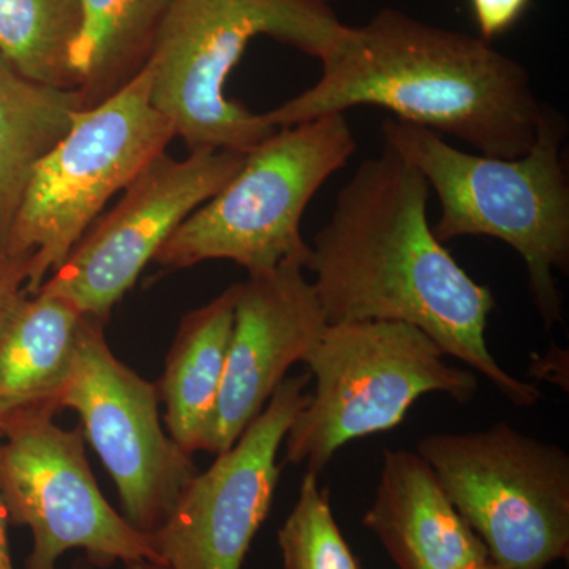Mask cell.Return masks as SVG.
<instances>
[{"instance_id":"cell-1","label":"cell","mask_w":569,"mask_h":569,"mask_svg":"<svg viewBox=\"0 0 569 569\" xmlns=\"http://www.w3.org/2000/svg\"><path fill=\"white\" fill-rule=\"evenodd\" d=\"M429 197L425 176L387 144L359 164L337 193L306 266L328 325L417 326L515 406H535L539 389L509 376L490 353L486 329L496 299L433 234Z\"/></svg>"},{"instance_id":"cell-2","label":"cell","mask_w":569,"mask_h":569,"mask_svg":"<svg viewBox=\"0 0 569 569\" xmlns=\"http://www.w3.org/2000/svg\"><path fill=\"white\" fill-rule=\"evenodd\" d=\"M320 62L312 88L263 112L272 127L378 107L482 156L516 159L533 148L548 107L526 67L490 41L396 9L378 11L361 28L348 26Z\"/></svg>"},{"instance_id":"cell-3","label":"cell","mask_w":569,"mask_h":569,"mask_svg":"<svg viewBox=\"0 0 569 569\" xmlns=\"http://www.w3.org/2000/svg\"><path fill=\"white\" fill-rule=\"evenodd\" d=\"M568 127L549 104L537 142L516 159L466 152L440 133L387 118L385 144L425 176L440 200L432 227L441 244L488 236L515 249L526 263L531 296L546 328L563 320L556 272L569 269Z\"/></svg>"},{"instance_id":"cell-4","label":"cell","mask_w":569,"mask_h":569,"mask_svg":"<svg viewBox=\"0 0 569 569\" xmlns=\"http://www.w3.org/2000/svg\"><path fill=\"white\" fill-rule=\"evenodd\" d=\"M347 28L312 0H174L144 66L152 104L190 151L247 153L277 130L224 93L250 41L272 37L321 61Z\"/></svg>"},{"instance_id":"cell-5","label":"cell","mask_w":569,"mask_h":569,"mask_svg":"<svg viewBox=\"0 0 569 569\" xmlns=\"http://www.w3.org/2000/svg\"><path fill=\"white\" fill-rule=\"evenodd\" d=\"M356 152L346 114L277 129L246 153L241 170L168 238L153 263L183 269L230 260L249 274L287 261L307 266L302 216L313 197Z\"/></svg>"},{"instance_id":"cell-6","label":"cell","mask_w":569,"mask_h":569,"mask_svg":"<svg viewBox=\"0 0 569 569\" xmlns=\"http://www.w3.org/2000/svg\"><path fill=\"white\" fill-rule=\"evenodd\" d=\"M173 138V126L152 104L148 67L73 116L69 132L33 170L3 246L29 261L26 293H37L61 268L104 204Z\"/></svg>"},{"instance_id":"cell-7","label":"cell","mask_w":569,"mask_h":569,"mask_svg":"<svg viewBox=\"0 0 569 569\" xmlns=\"http://www.w3.org/2000/svg\"><path fill=\"white\" fill-rule=\"evenodd\" d=\"M417 326L402 321H348L326 326L306 356L316 391L284 437L287 462L320 473L343 445L389 432L419 397L447 395L467 403L478 378L451 367Z\"/></svg>"},{"instance_id":"cell-8","label":"cell","mask_w":569,"mask_h":569,"mask_svg":"<svg viewBox=\"0 0 569 569\" xmlns=\"http://www.w3.org/2000/svg\"><path fill=\"white\" fill-rule=\"evenodd\" d=\"M445 492L501 569L569 556V456L507 422L419 441Z\"/></svg>"},{"instance_id":"cell-9","label":"cell","mask_w":569,"mask_h":569,"mask_svg":"<svg viewBox=\"0 0 569 569\" xmlns=\"http://www.w3.org/2000/svg\"><path fill=\"white\" fill-rule=\"evenodd\" d=\"M48 410L0 419V492L9 522L32 531L26 569H58L69 550L91 563H162L149 535L108 503L93 478L80 429L66 430Z\"/></svg>"},{"instance_id":"cell-10","label":"cell","mask_w":569,"mask_h":569,"mask_svg":"<svg viewBox=\"0 0 569 569\" xmlns=\"http://www.w3.org/2000/svg\"><path fill=\"white\" fill-rule=\"evenodd\" d=\"M103 323L82 318L61 408L80 415L86 437L118 489L123 518L149 535L162 526L200 471L163 430L159 388L112 355Z\"/></svg>"},{"instance_id":"cell-11","label":"cell","mask_w":569,"mask_h":569,"mask_svg":"<svg viewBox=\"0 0 569 569\" xmlns=\"http://www.w3.org/2000/svg\"><path fill=\"white\" fill-rule=\"evenodd\" d=\"M244 159L246 153L217 149H194L182 160L160 153L37 293L58 296L82 316L107 320L179 224L219 192Z\"/></svg>"},{"instance_id":"cell-12","label":"cell","mask_w":569,"mask_h":569,"mask_svg":"<svg viewBox=\"0 0 569 569\" xmlns=\"http://www.w3.org/2000/svg\"><path fill=\"white\" fill-rule=\"evenodd\" d=\"M310 373L284 378L268 406L204 473L182 490L173 511L152 533V548L170 569H241L271 509L277 455L305 408Z\"/></svg>"},{"instance_id":"cell-13","label":"cell","mask_w":569,"mask_h":569,"mask_svg":"<svg viewBox=\"0 0 569 569\" xmlns=\"http://www.w3.org/2000/svg\"><path fill=\"white\" fill-rule=\"evenodd\" d=\"M305 272L287 261L239 283L222 387L200 451H227L323 335L328 320Z\"/></svg>"},{"instance_id":"cell-14","label":"cell","mask_w":569,"mask_h":569,"mask_svg":"<svg viewBox=\"0 0 569 569\" xmlns=\"http://www.w3.org/2000/svg\"><path fill=\"white\" fill-rule=\"evenodd\" d=\"M362 526L399 569H466L489 561L488 549L418 452L385 449Z\"/></svg>"},{"instance_id":"cell-15","label":"cell","mask_w":569,"mask_h":569,"mask_svg":"<svg viewBox=\"0 0 569 569\" xmlns=\"http://www.w3.org/2000/svg\"><path fill=\"white\" fill-rule=\"evenodd\" d=\"M82 313L58 296L21 290L0 312V419L61 410Z\"/></svg>"},{"instance_id":"cell-16","label":"cell","mask_w":569,"mask_h":569,"mask_svg":"<svg viewBox=\"0 0 569 569\" xmlns=\"http://www.w3.org/2000/svg\"><path fill=\"white\" fill-rule=\"evenodd\" d=\"M238 295L239 283L231 284L183 317L167 356L162 381L157 385L168 432L190 456L200 451L219 399Z\"/></svg>"},{"instance_id":"cell-17","label":"cell","mask_w":569,"mask_h":569,"mask_svg":"<svg viewBox=\"0 0 569 569\" xmlns=\"http://www.w3.org/2000/svg\"><path fill=\"white\" fill-rule=\"evenodd\" d=\"M84 110L80 92L22 77L0 54V247L40 160Z\"/></svg>"},{"instance_id":"cell-18","label":"cell","mask_w":569,"mask_h":569,"mask_svg":"<svg viewBox=\"0 0 569 569\" xmlns=\"http://www.w3.org/2000/svg\"><path fill=\"white\" fill-rule=\"evenodd\" d=\"M174 0H80L81 26L70 54L84 108L137 77Z\"/></svg>"},{"instance_id":"cell-19","label":"cell","mask_w":569,"mask_h":569,"mask_svg":"<svg viewBox=\"0 0 569 569\" xmlns=\"http://www.w3.org/2000/svg\"><path fill=\"white\" fill-rule=\"evenodd\" d=\"M80 0H0V54L29 80L74 89L70 54Z\"/></svg>"},{"instance_id":"cell-20","label":"cell","mask_w":569,"mask_h":569,"mask_svg":"<svg viewBox=\"0 0 569 569\" xmlns=\"http://www.w3.org/2000/svg\"><path fill=\"white\" fill-rule=\"evenodd\" d=\"M307 471L290 516L279 530L283 569H361L332 515L329 490Z\"/></svg>"},{"instance_id":"cell-21","label":"cell","mask_w":569,"mask_h":569,"mask_svg":"<svg viewBox=\"0 0 569 569\" xmlns=\"http://www.w3.org/2000/svg\"><path fill=\"white\" fill-rule=\"evenodd\" d=\"M479 37L492 41L503 36L526 14L530 0H470Z\"/></svg>"},{"instance_id":"cell-22","label":"cell","mask_w":569,"mask_h":569,"mask_svg":"<svg viewBox=\"0 0 569 569\" xmlns=\"http://www.w3.org/2000/svg\"><path fill=\"white\" fill-rule=\"evenodd\" d=\"M29 261L0 247V312L28 283Z\"/></svg>"},{"instance_id":"cell-23","label":"cell","mask_w":569,"mask_h":569,"mask_svg":"<svg viewBox=\"0 0 569 569\" xmlns=\"http://www.w3.org/2000/svg\"><path fill=\"white\" fill-rule=\"evenodd\" d=\"M0 438H2V432H0ZM9 523L6 503H3L2 492H0V569H17L11 559Z\"/></svg>"},{"instance_id":"cell-24","label":"cell","mask_w":569,"mask_h":569,"mask_svg":"<svg viewBox=\"0 0 569 569\" xmlns=\"http://www.w3.org/2000/svg\"><path fill=\"white\" fill-rule=\"evenodd\" d=\"M126 569H170L164 565L153 563V561H137V563L126 565Z\"/></svg>"},{"instance_id":"cell-25","label":"cell","mask_w":569,"mask_h":569,"mask_svg":"<svg viewBox=\"0 0 569 569\" xmlns=\"http://www.w3.org/2000/svg\"><path fill=\"white\" fill-rule=\"evenodd\" d=\"M466 569H501L500 567H497V565H493L492 561H486V563L478 565V567H470Z\"/></svg>"},{"instance_id":"cell-26","label":"cell","mask_w":569,"mask_h":569,"mask_svg":"<svg viewBox=\"0 0 569 569\" xmlns=\"http://www.w3.org/2000/svg\"><path fill=\"white\" fill-rule=\"evenodd\" d=\"M312 2L323 3V6L331 7L335 2H340V0H312Z\"/></svg>"}]
</instances>
